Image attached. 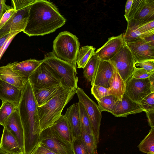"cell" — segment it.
<instances>
[{
    "label": "cell",
    "instance_id": "obj_1",
    "mask_svg": "<svg viewBox=\"0 0 154 154\" xmlns=\"http://www.w3.org/2000/svg\"><path fill=\"white\" fill-rule=\"evenodd\" d=\"M38 106L29 79L24 85L17 108L24 133L23 154H31L39 142L41 134Z\"/></svg>",
    "mask_w": 154,
    "mask_h": 154
},
{
    "label": "cell",
    "instance_id": "obj_2",
    "mask_svg": "<svg viewBox=\"0 0 154 154\" xmlns=\"http://www.w3.org/2000/svg\"><path fill=\"white\" fill-rule=\"evenodd\" d=\"M66 21L52 2L35 0L30 9L27 23L23 32L29 37L43 36L54 32Z\"/></svg>",
    "mask_w": 154,
    "mask_h": 154
},
{
    "label": "cell",
    "instance_id": "obj_3",
    "mask_svg": "<svg viewBox=\"0 0 154 154\" xmlns=\"http://www.w3.org/2000/svg\"><path fill=\"white\" fill-rule=\"evenodd\" d=\"M77 89L64 88L45 103L38 107L41 133L52 126L60 117L65 106L76 93Z\"/></svg>",
    "mask_w": 154,
    "mask_h": 154
},
{
    "label": "cell",
    "instance_id": "obj_4",
    "mask_svg": "<svg viewBox=\"0 0 154 154\" xmlns=\"http://www.w3.org/2000/svg\"><path fill=\"white\" fill-rule=\"evenodd\" d=\"M43 60L63 87L70 89L78 88L77 70L72 65L57 58L52 52L45 54Z\"/></svg>",
    "mask_w": 154,
    "mask_h": 154
},
{
    "label": "cell",
    "instance_id": "obj_5",
    "mask_svg": "<svg viewBox=\"0 0 154 154\" xmlns=\"http://www.w3.org/2000/svg\"><path fill=\"white\" fill-rule=\"evenodd\" d=\"M80 42L76 36L66 31L60 32L54 40L52 52L57 58L72 65L76 69V56Z\"/></svg>",
    "mask_w": 154,
    "mask_h": 154
},
{
    "label": "cell",
    "instance_id": "obj_6",
    "mask_svg": "<svg viewBox=\"0 0 154 154\" xmlns=\"http://www.w3.org/2000/svg\"><path fill=\"white\" fill-rule=\"evenodd\" d=\"M35 0H12L15 12L8 21L0 29V38L10 32H23L28 20L30 9Z\"/></svg>",
    "mask_w": 154,
    "mask_h": 154
},
{
    "label": "cell",
    "instance_id": "obj_7",
    "mask_svg": "<svg viewBox=\"0 0 154 154\" xmlns=\"http://www.w3.org/2000/svg\"><path fill=\"white\" fill-rule=\"evenodd\" d=\"M38 143L56 154H75L72 145L63 138L52 126L41 132Z\"/></svg>",
    "mask_w": 154,
    "mask_h": 154
},
{
    "label": "cell",
    "instance_id": "obj_8",
    "mask_svg": "<svg viewBox=\"0 0 154 154\" xmlns=\"http://www.w3.org/2000/svg\"><path fill=\"white\" fill-rule=\"evenodd\" d=\"M154 20V0H133L127 25L138 26Z\"/></svg>",
    "mask_w": 154,
    "mask_h": 154
},
{
    "label": "cell",
    "instance_id": "obj_9",
    "mask_svg": "<svg viewBox=\"0 0 154 154\" xmlns=\"http://www.w3.org/2000/svg\"><path fill=\"white\" fill-rule=\"evenodd\" d=\"M109 61L126 83L131 77L135 67V60L126 43Z\"/></svg>",
    "mask_w": 154,
    "mask_h": 154
},
{
    "label": "cell",
    "instance_id": "obj_10",
    "mask_svg": "<svg viewBox=\"0 0 154 154\" xmlns=\"http://www.w3.org/2000/svg\"><path fill=\"white\" fill-rule=\"evenodd\" d=\"M79 101L83 105L91 123L96 141L99 142L100 126L102 115L97 105L85 93L82 89L78 87L76 90Z\"/></svg>",
    "mask_w": 154,
    "mask_h": 154
},
{
    "label": "cell",
    "instance_id": "obj_11",
    "mask_svg": "<svg viewBox=\"0 0 154 154\" xmlns=\"http://www.w3.org/2000/svg\"><path fill=\"white\" fill-rule=\"evenodd\" d=\"M29 80L32 86L38 88L61 85L60 80L44 62L29 76Z\"/></svg>",
    "mask_w": 154,
    "mask_h": 154
},
{
    "label": "cell",
    "instance_id": "obj_12",
    "mask_svg": "<svg viewBox=\"0 0 154 154\" xmlns=\"http://www.w3.org/2000/svg\"><path fill=\"white\" fill-rule=\"evenodd\" d=\"M152 93L149 78L137 79L131 77L126 82L125 94L137 103Z\"/></svg>",
    "mask_w": 154,
    "mask_h": 154
},
{
    "label": "cell",
    "instance_id": "obj_13",
    "mask_svg": "<svg viewBox=\"0 0 154 154\" xmlns=\"http://www.w3.org/2000/svg\"><path fill=\"white\" fill-rule=\"evenodd\" d=\"M135 63L154 60V45L144 38H139L126 43Z\"/></svg>",
    "mask_w": 154,
    "mask_h": 154
},
{
    "label": "cell",
    "instance_id": "obj_14",
    "mask_svg": "<svg viewBox=\"0 0 154 154\" xmlns=\"http://www.w3.org/2000/svg\"><path fill=\"white\" fill-rule=\"evenodd\" d=\"M123 34L108 38L106 42L95 52L100 60L109 61L119 52L125 44Z\"/></svg>",
    "mask_w": 154,
    "mask_h": 154
},
{
    "label": "cell",
    "instance_id": "obj_15",
    "mask_svg": "<svg viewBox=\"0 0 154 154\" xmlns=\"http://www.w3.org/2000/svg\"><path fill=\"white\" fill-rule=\"evenodd\" d=\"M23 88L9 84L0 79V99L7 101L17 108L22 94Z\"/></svg>",
    "mask_w": 154,
    "mask_h": 154
},
{
    "label": "cell",
    "instance_id": "obj_16",
    "mask_svg": "<svg viewBox=\"0 0 154 154\" xmlns=\"http://www.w3.org/2000/svg\"><path fill=\"white\" fill-rule=\"evenodd\" d=\"M3 126L6 127L15 137L20 148L23 151V131L17 108L6 120Z\"/></svg>",
    "mask_w": 154,
    "mask_h": 154
},
{
    "label": "cell",
    "instance_id": "obj_17",
    "mask_svg": "<svg viewBox=\"0 0 154 154\" xmlns=\"http://www.w3.org/2000/svg\"><path fill=\"white\" fill-rule=\"evenodd\" d=\"M143 111L139 103L132 101L125 93L112 114L116 117H127L128 115Z\"/></svg>",
    "mask_w": 154,
    "mask_h": 154
},
{
    "label": "cell",
    "instance_id": "obj_18",
    "mask_svg": "<svg viewBox=\"0 0 154 154\" xmlns=\"http://www.w3.org/2000/svg\"><path fill=\"white\" fill-rule=\"evenodd\" d=\"M115 68L109 60H100L93 85L109 88Z\"/></svg>",
    "mask_w": 154,
    "mask_h": 154
},
{
    "label": "cell",
    "instance_id": "obj_19",
    "mask_svg": "<svg viewBox=\"0 0 154 154\" xmlns=\"http://www.w3.org/2000/svg\"><path fill=\"white\" fill-rule=\"evenodd\" d=\"M0 151L7 154H23L16 138L5 127L0 141Z\"/></svg>",
    "mask_w": 154,
    "mask_h": 154
},
{
    "label": "cell",
    "instance_id": "obj_20",
    "mask_svg": "<svg viewBox=\"0 0 154 154\" xmlns=\"http://www.w3.org/2000/svg\"><path fill=\"white\" fill-rule=\"evenodd\" d=\"M44 62L43 59L37 60L30 59L18 62L10 63L12 70L20 76L28 78L36 69L38 66Z\"/></svg>",
    "mask_w": 154,
    "mask_h": 154
},
{
    "label": "cell",
    "instance_id": "obj_21",
    "mask_svg": "<svg viewBox=\"0 0 154 154\" xmlns=\"http://www.w3.org/2000/svg\"><path fill=\"white\" fill-rule=\"evenodd\" d=\"M0 79L10 84L23 88L29 78L22 77L14 71L9 63L0 67Z\"/></svg>",
    "mask_w": 154,
    "mask_h": 154
},
{
    "label": "cell",
    "instance_id": "obj_22",
    "mask_svg": "<svg viewBox=\"0 0 154 154\" xmlns=\"http://www.w3.org/2000/svg\"><path fill=\"white\" fill-rule=\"evenodd\" d=\"M32 87L38 107L45 103L65 88L61 85L42 88Z\"/></svg>",
    "mask_w": 154,
    "mask_h": 154
},
{
    "label": "cell",
    "instance_id": "obj_23",
    "mask_svg": "<svg viewBox=\"0 0 154 154\" xmlns=\"http://www.w3.org/2000/svg\"><path fill=\"white\" fill-rule=\"evenodd\" d=\"M71 127L74 137L81 135L78 103L68 108L64 115Z\"/></svg>",
    "mask_w": 154,
    "mask_h": 154
},
{
    "label": "cell",
    "instance_id": "obj_24",
    "mask_svg": "<svg viewBox=\"0 0 154 154\" xmlns=\"http://www.w3.org/2000/svg\"><path fill=\"white\" fill-rule=\"evenodd\" d=\"M126 83L115 69L111 79L109 87L110 95H112L121 101L125 93Z\"/></svg>",
    "mask_w": 154,
    "mask_h": 154
},
{
    "label": "cell",
    "instance_id": "obj_25",
    "mask_svg": "<svg viewBox=\"0 0 154 154\" xmlns=\"http://www.w3.org/2000/svg\"><path fill=\"white\" fill-rule=\"evenodd\" d=\"M52 126L63 138L72 145L74 137L73 132L64 115H62Z\"/></svg>",
    "mask_w": 154,
    "mask_h": 154
},
{
    "label": "cell",
    "instance_id": "obj_26",
    "mask_svg": "<svg viewBox=\"0 0 154 154\" xmlns=\"http://www.w3.org/2000/svg\"><path fill=\"white\" fill-rule=\"evenodd\" d=\"M100 59L94 54L83 68L84 76L93 85Z\"/></svg>",
    "mask_w": 154,
    "mask_h": 154
},
{
    "label": "cell",
    "instance_id": "obj_27",
    "mask_svg": "<svg viewBox=\"0 0 154 154\" xmlns=\"http://www.w3.org/2000/svg\"><path fill=\"white\" fill-rule=\"evenodd\" d=\"M154 34V31L142 32L137 29V26L127 25L125 32L123 34V39L126 43L135 40L139 38H145Z\"/></svg>",
    "mask_w": 154,
    "mask_h": 154
},
{
    "label": "cell",
    "instance_id": "obj_28",
    "mask_svg": "<svg viewBox=\"0 0 154 154\" xmlns=\"http://www.w3.org/2000/svg\"><path fill=\"white\" fill-rule=\"evenodd\" d=\"M95 48L91 46H85L79 49L76 59L77 67L83 68L95 53Z\"/></svg>",
    "mask_w": 154,
    "mask_h": 154
},
{
    "label": "cell",
    "instance_id": "obj_29",
    "mask_svg": "<svg viewBox=\"0 0 154 154\" xmlns=\"http://www.w3.org/2000/svg\"><path fill=\"white\" fill-rule=\"evenodd\" d=\"M138 146L139 150L143 153L154 154V127L151 128Z\"/></svg>",
    "mask_w": 154,
    "mask_h": 154
},
{
    "label": "cell",
    "instance_id": "obj_30",
    "mask_svg": "<svg viewBox=\"0 0 154 154\" xmlns=\"http://www.w3.org/2000/svg\"><path fill=\"white\" fill-rule=\"evenodd\" d=\"M119 100L114 96L109 95L103 98L100 101H97V106L101 112L106 111L112 113Z\"/></svg>",
    "mask_w": 154,
    "mask_h": 154
},
{
    "label": "cell",
    "instance_id": "obj_31",
    "mask_svg": "<svg viewBox=\"0 0 154 154\" xmlns=\"http://www.w3.org/2000/svg\"><path fill=\"white\" fill-rule=\"evenodd\" d=\"M78 103L81 130L94 135L91 123L85 108L80 102Z\"/></svg>",
    "mask_w": 154,
    "mask_h": 154
},
{
    "label": "cell",
    "instance_id": "obj_32",
    "mask_svg": "<svg viewBox=\"0 0 154 154\" xmlns=\"http://www.w3.org/2000/svg\"><path fill=\"white\" fill-rule=\"evenodd\" d=\"M81 136L85 147L89 154H98L97 151V143L93 135L84 130H81Z\"/></svg>",
    "mask_w": 154,
    "mask_h": 154
},
{
    "label": "cell",
    "instance_id": "obj_33",
    "mask_svg": "<svg viewBox=\"0 0 154 154\" xmlns=\"http://www.w3.org/2000/svg\"><path fill=\"white\" fill-rule=\"evenodd\" d=\"M16 109L13 104L7 101L2 102L0 107V125L3 126L6 120Z\"/></svg>",
    "mask_w": 154,
    "mask_h": 154
},
{
    "label": "cell",
    "instance_id": "obj_34",
    "mask_svg": "<svg viewBox=\"0 0 154 154\" xmlns=\"http://www.w3.org/2000/svg\"><path fill=\"white\" fill-rule=\"evenodd\" d=\"M72 145L75 154H89L85 145L81 135L74 137Z\"/></svg>",
    "mask_w": 154,
    "mask_h": 154
},
{
    "label": "cell",
    "instance_id": "obj_35",
    "mask_svg": "<svg viewBox=\"0 0 154 154\" xmlns=\"http://www.w3.org/2000/svg\"><path fill=\"white\" fill-rule=\"evenodd\" d=\"M91 94L94 96L97 101H100L105 96L110 95L109 88L102 86L93 85L91 88Z\"/></svg>",
    "mask_w": 154,
    "mask_h": 154
},
{
    "label": "cell",
    "instance_id": "obj_36",
    "mask_svg": "<svg viewBox=\"0 0 154 154\" xmlns=\"http://www.w3.org/2000/svg\"><path fill=\"white\" fill-rule=\"evenodd\" d=\"M139 104L145 112L154 110V93L146 97Z\"/></svg>",
    "mask_w": 154,
    "mask_h": 154
},
{
    "label": "cell",
    "instance_id": "obj_37",
    "mask_svg": "<svg viewBox=\"0 0 154 154\" xmlns=\"http://www.w3.org/2000/svg\"><path fill=\"white\" fill-rule=\"evenodd\" d=\"M152 73L143 68L135 67L131 77L137 79H145L149 78Z\"/></svg>",
    "mask_w": 154,
    "mask_h": 154
},
{
    "label": "cell",
    "instance_id": "obj_38",
    "mask_svg": "<svg viewBox=\"0 0 154 154\" xmlns=\"http://www.w3.org/2000/svg\"><path fill=\"white\" fill-rule=\"evenodd\" d=\"M136 67L143 69L152 73H154V60H149L135 63Z\"/></svg>",
    "mask_w": 154,
    "mask_h": 154
},
{
    "label": "cell",
    "instance_id": "obj_39",
    "mask_svg": "<svg viewBox=\"0 0 154 154\" xmlns=\"http://www.w3.org/2000/svg\"><path fill=\"white\" fill-rule=\"evenodd\" d=\"M137 29L142 32H146L154 31V20L137 26Z\"/></svg>",
    "mask_w": 154,
    "mask_h": 154
},
{
    "label": "cell",
    "instance_id": "obj_40",
    "mask_svg": "<svg viewBox=\"0 0 154 154\" xmlns=\"http://www.w3.org/2000/svg\"><path fill=\"white\" fill-rule=\"evenodd\" d=\"M14 12L15 10L12 7L5 12L0 20V29L8 21Z\"/></svg>",
    "mask_w": 154,
    "mask_h": 154
},
{
    "label": "cell",
    "instance_id": "obj_41",
    "mask_svg": "<svg viewBox=\"0 0 154 154\" xmlns=\"http://www.w3.org/2000/svg\"><path fill=\"white\" fill-rule=\"evenodd\" d=\"M31 154H56L38 143Z\"/></svg>",
    "mask_w": 154,
    "mask_h": 154
},
{
    "label": "cell",
    "instance_id": "obj_42",
    "mask_svg": "<svg viewBox=\"0 0 154 154\" xmlns=\"http://www.w3.org/2000/svg\"><path fill=\"white\" fill-rule=\"evenodd\" d=\"M20 31H16L11 32L6 34L0 38V49L4 45L7 41L13 35L20 32Z\"/></svg>",
    "mask_w": 154,
    "mask_h": 154
},
{
    "label": "cell",
    "instance_id": "obj_43",
    "mask_svg": "<svg viewBox=\"0 0 154 154\" xmlns=\"http://www.w3.org/2000/svg\"><path fill=\"white\" fill-rule=\"evenodd\" d=\"M145 112L146 114L149 125L151 128L154 127V110Z\"/></svg>",
    "mask_w": 154,
    "mask_h": 154
},
{
    "label": "cell",
    "instance_id": "obj_44",
    "mask_svg": "<svg viewBox=\"0 0 154 154\" xmlns=\"http://www.w3.org/2000/svg\"><path fill=\"white\" fill-rule=\"evenodd\" d=\"M17 35V34H14L11 37L0 49V60L12 40Z\"/></svg>",
    "mask_w": 154,
    "mask_h": 154
},
{
    "label": "cell",
    "instance_id": "obj_45",
    "mask_svg": "<svg viewBox=\"0 0 154 154\" xmlns=\"http://www.w3.org/2000/svg\"><path fill=\"white\" fill-rule=\"evenodd\" d=\"M11 8L10 6L6 4V1L0 0V20L5 12Z\"/></svg>",
    "mask_w": 154,
    "mask_h": 154
},
{
    "label": "cell",
    "instance_id": "obj_46",
    "mask_svg": "<svg viewBox=\"0 0 154 154\" xmlns=\"http://www.w3.org/2000/svg\"><path fill=\"white\" fill-rule=\"evenodd\" d=\"M133 0H128L126 2L125 8L124 16L126 20H127L128 14L131 9L132 4Z\"/></svg>",
    "mask_w": 154,
    "mask_h": 154
},
{
    "label": "cell",
    "instance_id": "obj_47",
    "mask_svg": "<svg viewBox=\"0 0 154 154\" xmlns=\"http://www.w3.org/2000/svg\"><path fill=\"white\" fill-rule=\"evenodd\" d=\"M152 93H154V73L152 74L149 78Z\"/></svg>",
    "mask_w": 154,
    "mask_h": 154
},
{
    "label": "cell",
    "instance_id": "obj_48",
    "mask_svg": "<svg viewBox=\"0 0 154 154\" xmlns=\"http://www.w3.org/2000/svg\"><path fill=\"white\" fill-rule=\"evenodd\" d=\"M0 154H6L5 153H4L3 152L0 151Z\"/></svg>",
    "mask_w": 154,
    "mask_h": 154
},
{
    "label": "cell",
    "instance_id": "obj_49",
    "mask_svg": "<svg viewBox=\"0 0 154 154\" xmlns=\"http://www.w3.org/2000/svg\"><path fill=\"white\" fill-rule=\"evenodd\" d=\"M154 154L149 153V154Z\"/></svg>",
    "mask_w": 154,
    "mask_h": 154
},
{
    "label": "cell",
    "instance_id": "obj_50",
    "mask_svg": "<svg viewBox=\"0 0 154 154\" xmlns=\"http://www.w3.org/2000/svg\"><path fill=\"white\" fill-rule=\"evenodd\" d=\"M103 154H106V153H103Z\"/></svg>",
    "mask_w": 154,
    "mask_h": 154
}]
</instances>
